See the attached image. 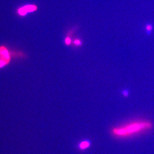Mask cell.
I'll return each mask as SVG.
<instances>
[{"instance_id": "cell-5", "label": "cell", "mask_w": 154, "mask_h": 154, "mask_svg": "<svg viewBox=\"0 0 154 154\" xmlns=\"http://www.w3.org/2000/svg\"><path fill=\"white\" fill-rule=\"evenodd\" d=\"M153 29V27L152 25L150 24H148L146 25V31L148 32V33H150L152 31Z\"/></svg>"}, {"instance_id": "cell-2", "label": "cell", "mask_w": 154, "mask_h": 154, "mask_svg": "<svg viewBox=\"0 0 154 154\" xmlns=\"http://www.w3.org/2000/svg\"><path fill=\"white\" fill-rule=\"evenodd\" d=\"M11 60V53L5 46H0V60L4 62L6 65L10 63Z\"/></svg>"}, {"instance_id": "cell-3", "label": "cell", "mask_w": 154, "mask_h": 154, "mask_svg": "<svg viewBox=\"0 0 154 154\" xmlns=\"http://www.w3.org/2000/svg\"><path fill=\"white\" fill-rule=\"evenodd\" d=\"M37 9V7L34 5H28L20 8L18 10V14L21 16H25L27 13L36 11Z\"/></svg>"}, {"instance_id": "cell-8", "label": "cell", "mask_w": 154, "mask_h": 154, "mask_svg": "<svg viewBox=\"0 0 154 154\" xmlns=\"http://www.w3.org/2000/svg\"><path fill=\"white\" fill-rule=\"evenodd\" d=\"M6 64L4 62L0 60V68H2L4 67L5 66H6Z\"/></svg>"}, {"instance_id": "cell-6", "label": "cell", "mask_w": 154, "mask_h": 154, "mask_svg": "<svg viewBox=\"0 0 154 154\" xmlns=\"http://www.w3.org/2000/svg\"><path fill=\"white\" fill-rule=\"evenodd\" d=\"M128 94H129V93H128V91L127 90H125L122 92V95L125 97H127L128 96Z\"/></svg>"}, {"instance_id": "cell-9", "label": "cell", "mask_w": 154, "mask_h": 154, "mask_svg": "<svg viewBox=\"0 0 154 154\" xmlns=\"http://www.w3.org/2000/svg\"><path fill=\"white\" fill-rule=\"evenodd\" d=\"M75 44L76 45H79L82 44V42H81L79 40L76 39V40L75 41Z\"/></svg>"}, {"instance_id": "cell-4", "label": "cell", "mask_w": 154, "mask_h": 154, "mask_svg": "<svg viewBox=\"0 0 154 154\" xmlns=\"http://www.w3.org/2000/svg\"><path fill=\"white\" fill-rule=\"evenodd\" d=\"M91 145V142L90 141L83 140L79 144V147L80 149L84 150L90 147Z\"/></svg>"}, {"instance_id": "cell-7", "label": "cell", "mask_w": 154, "mask_h": 154, "mask_svg": "<svg viewBox=\"0 0 154 154\" xmlns=\"http://www.w3.org/2000/svg\"><path fill=\"white\" fill-rule=\"evenodd\" d=\"M65 42L67 45H69L70 44L71 42V40L69 38H67L66 39Z\"/></svg>"}, {"instance_id": "cell-1", "label": "cell", "mask_w": 154, "mask_h": 154, "mask_svg": "<svg viewBox=\"0 0 154 154\" xmlns=\"http://www.w3.org/2000/svg\"><path fill=\"white\" fill-rule=\"evenodd\" d=\"M152 123L150 121H134L122 126L113 128L111 133L116 137L127 138L146 132L152 129Z\"/></svg>"}]
</instances>
